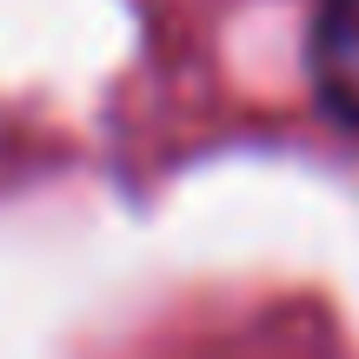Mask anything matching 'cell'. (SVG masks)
I'll return each mask as SVG.
<instances>
[{"instance_id": "6da1fadb", "label": "cell", "mask_w": 359, "mask_h": 359, "mask_svg": "<svg viewBox=\"0 0 359 359\" xmlns=\"http://www.w3.org/2000/svg\"><path fill=\"white\" fill-rule=\"evenodd\" d=\"M313 87L339 127L359 133V0H320L313 20Z\"/></svg>"}]
</instances>
